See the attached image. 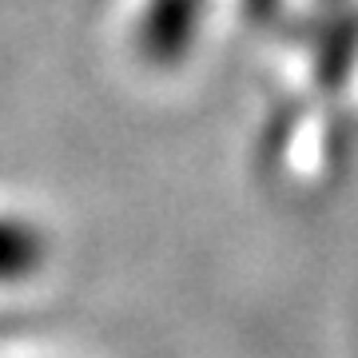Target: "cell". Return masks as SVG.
<instances>
[{"label":"cell","mask_w":358,"mask_h":358,"mask_svg":"<svg viewBox=\"0 0 358 358\" xmlns=\"http://www.w3.org/2000/svg\"><path fill=\"white\" fill-rule=\"evenodd\" d=\"M44 267V235L28 219L0 215V282H24Z\"/></svg>","instance_id":"6da1fadb"}]
</instances>
